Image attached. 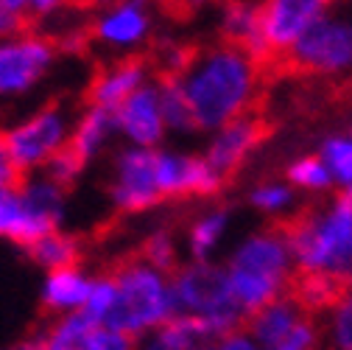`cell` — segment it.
Returning <instances> with one entry per match:
<instances>
[{"mask_svg": "<svg viewBox=\"0 0 352 350\" xmlns=\"http://www.w3.org/2000/svg\"><path fill=\"white\" fill-rule=\"evenodd\" d=\"M260 25L272 56H285L330 9L327 0H257Z\"/></svg>", "mask_w": 352, "mask_h": 350, "instance_id": "12", "label": "cell"}, {"mask_svg": "<svg viewBox=\"0 0 352 350\" xmlns=\"http://www.w3.org/2000/svg\"><path fill=\"white\" fill-rule=\"evenodd\" d=\"M118 138V126H115V112L101 110L87 104L81 112L73 118V132H70V152H76L87 165H93L101 160Z\"/></svg>", "mask_w": 352, "mask_h": 350, "instance_id": "19", "label": "cell"}, {"mask_svg": "<svg viewBox=\"0 0 352 350\" xmlns=\"http://www.w3.org/2000/svg\"><path fill=\"white\" fill-rule=\"evenodd\" d=\"M235 302L249 317L291 291L296 280L294 255L283 225H266L241 236L221 260Z\"/></svg>", "mask_w": 352, "mask_h": 350, "instance_id": "3", "label": "cell"}, {"mask_svg": "<svg viewBox=\"0 0 352 350\" xmlns=\"http://www.w3.org/2000/svg\"><path fill=\"white\" fill-rule=\"evenodd\" d=\"M288 65L319 79L352 76V12L327 9L285 54Z\"/></svg>", "mask_w": 352, "mask_h": 350, "instance_id": "6", "label": "cell"}, {"mask_svg": "<svg viewBox=\"0 0 352 350\" xmlns=\"http://www.w3.org/2000/svg\"><path fill=\"white\" fill-rule=\"evenodd\" d=\"M96 328L98 325L84 311H76V314L48 317V322L34 333V339L39 350H84L87 339L93 336Z\"/></svg>", "mask_w": 352, "mask_h": 350, "instance_id": "25", "label": "cell"}, {"mask_svg": "<svg viewBox=\"0 0 352 350\" xmlns=\"http://www.w3.org/2000/svg\"><path fill=\"white\" fill-rule=\"evenodd\" d=\"M73 118L76 115H70L65 104H45L3 129L6 146L12 152V160L23 171V177L42 171L59 152L70 146Z\"/></svg>", "mask_w": 352, "mask_h": 350, "instance_id": "7", "label": "cell"}, {"mask_svg": "<svg viewBox=\"0 0 352 350\" xmlns=\"http://www.w3.org/2000/svg\"><path fill=\"white\" fill-rule=\"evenodd\" d=\"M143 260H148L151 267L162 269V272H173L176 267L182 264V255H185V247H182V238L176 236L170 227H154L143 244H140V252H138Z\"/></svg>", "mask_w": 352, "mask_h": 350, "instance_id": "30", "label": "cell"}, {"mask_svg": "<svg viewBox=\"0 0 352 350\" xmlns=\"http://www.w3.org/2000/svg\"><path fill=\"white\" fill-rule=\"evenodd\" d=\"M109 202L123 216H140L162 202L157 185V149L120 146L109 168Z\"/></svg>", "mask_w": 352, "mask_h": 350, "instance_id": "9", "label": "cell"}, {"mask_svg": "<svg viewBox=\"0 0 352 350\" xmlns=\"http://www.w3.org/2000/svg\"><path fill=\"white\" fill-rule=\"evenodd\" d=\"M20 183H23V171L12 160V152L6 146V138H3V132H0V191L17 188Z\"/></svg>", "mask_w": 352, "mask_h": 350, "instance_id": "38", "label": "cell"}, {"mask_svg": "<svg viewBox=\"0 0 352 350\" xmlns=\"http://www.w3.org/2000/svg\"><path fill=\"white\" fill-rule=\"evenodd\" d=\"M283 177L299 196H330L336 183L319 154H299L285 165Z\"/></svg>", "mask_w": 352, "mask_h": 350, "instance_id": "27", "label": "cell"}, {"mask_svg": "<svg viewBox=\"0 0 352 350\" xmlns=\"http://www.w3.org/2000/svg\"><path fill=\"white\" fill-rule=\"evenodd\" d=\"M176 314L199 320L212 342L246 325V314L232 297L221 260H182L170 272Z\"/></svg>", "mask_w": 352, "mask_h": 350, "instance_id": "5", "label": "cell"}, {"mask_svg": "<svg viewBox=\"0 0 352 350\" xmlns=\"http://www.w3.org/2000/svg\"><path fill=\"white\" fill-rule=\"evenodd\" d=\"M54 227H48L42 218L28 207L25 196L17 188L0 191V238L20 244V247H31L36 238H42L45 233H51Z\"/></svg>", "mask_w": 352, "mask_h": 350, "instance_id": "20", "label": "cell"}, {"mask_svg": "<svg viewBox=\"0 0 352 350\" xmlns=\"http://www.w3.org/2000/svg\"><path fill=\"white\" fill-rule=\"evenodd\" d=\"M322 331L327 350H352V283L338 291L330 311L322 317Z\"/></svg>", "mask_w": 352, "mask_h": 350, "instance_id": "28", "label": "cell"}, {"mask_svg": "<svg viewBox=\"0 0 352 350\" xmlns=\"http://www.w3.org/2000/svg\"><path fill=\"white\" fill-rule=\"evenodd\" d=\"M207 350H263V347L249 336L246 328H238V331H232V333H227L221 339L210 342Z\"/></svg>", "mask_w": 352, "mask_h": 350, "instance_id": "39", "label": "cell"}, {"mask_svg": "<svg viewBox=\"0 0 352 350\" xmlns=\"http://www.w3.org/2000/svg\"><path fill=\"white\" fill-rule=\"evenodd\" d=\"M263 138H266V123L254 112H249L243 118H235L224 126H218L215 132H210L201 154L212 165V171H218L224 180H230L260 149Z\"/></svg>", "mask_w": 352, "mask_h": 350, "instance_id": "13", "label": "cell"}, {"mask_svg": "<svg viewBox=\"0 0 352 350\" xmlns=\"http://www.w3.org/2000/svg\"><path fill=\"white\" fill-rule=\"evenodd\" d=\"M327 3H333V0H327Z\"/></svg>", "mask_w": 352, "mask_h": 350, "instance_id": "47", "label": "cell"}, {"mask_svg": "<svg viewBox=\"0 0 352 350\" xmlns=\"http://www.w3.org/2000/svg\"><path fill=\"white\" fill-rule=\"evenodd\" d=\"M76 3H78L81 9H93V12H98V9H104L107 3H112V0H76Z\"/></svg>", "mask_w": 352, "mask_h": 350, "instance_id": "44", "label": "cell"}, {"mask_svg": "<svg viewBox=\"0 0 352 350\" xmlns=\"http://www.w3.org/2000/svg\"><path fill=\"white\" fill-rule=\"evenodd\" d=\"M196 51L185 48L182 42H162V45H157L154 51V62H157V76H182L185 68L190 65Z\"/></svg>", "mask_w": 352, "mask_h": 350, "instance_id": "35", "label": "cell"}, {"mask_svg": "<svg viewBox=\"0 0 352 350\" xmlns=\"http://www.w3.org/2000/svg\"><path fill=\"white\" fill-rule=\"evenodd\" d=\"M115 305L104 328H115L131 339H140L176 314L170 275L151 267L140 255L120 260L115 269Z\"/></svg>", "mask_w": 352, "mask_h": 350, "instance_id": "4", "label": "cell"}, {"mask_svg": "<svg viewBox=\"0 0 352 350\" xmlns=\"http://www.w3.org/2000/svg\"><path fill=\"white\" fill-rule=\"evenodd\" d=\"M179 79L193 107L199 132L207 135L254 112L260 96V62L227 42L196 51Z\"/></svg>", "mask_w": 352, "mask_h": 350, "instance_id": "1", "label": "cell"}, {"mask_svg": "<svg viewBox=\"0 0 352 350\" xmlns=\"http://www.w3.org/2000/svg\"><path fill=\"white\" fill-rule=\"evenodd\" d=\"M151 37L154 9L148 0H112L93 14L90 23V39L96 45L120 56H135V51L148 45Z\"/></svg>", "mask_w": 352, "mask_h": 350, "instance_id": "10", "label": "cell"}, {"mask_svg": "<svg viewBox=\"0 0 352 350\" xmlns=\"http://www.w3.org/2000/svg\"><path fill=\"white\" fill-rule=\"evenodd\" d=\"M341 289L344 286H338L327 278H319V275H296V280L291 286V294L305 309V314H314V317L322 320L330 311V305L336 302Z\"/></svg>", "mask_w": 352, "mask_h": 350, "instance_id": "29", "label": "cell"}, {"mask_svg": "<svg viewBox=\"0 0 352 350\" xmlns=\"http://www.w3.org/2000/svg\"><path fill=\"white\" fill-rule=\"evenodd\" d=\"M154 81H157V96H160V107H162L168 135H176V138L196 135L199 126H196L188 93L182 87V79L179 76H154Z\"/></svg>", "mask_w": 352, "mask_h": 350, "instance_id": "24", "label": "cell"}, {"mask_svg": "<svg viewBox=\"0 0 352 350\" xmlns=\"http://www.w3.org/2000/svg\"><path fill=\"white\" fill-rule=\"evenodd\" d=\"M93 272H87L81 264L67 267V269H54L45 272L39 289V302L48 317H62V314H76L84 311L87 297L93 289Z\"/></svg>", "mask_w": 352, "mask_h": 350, "instance_id": "17", "label": "cell"}, {"mask_svg": "<svg viewBox=\"0 0 352 350\" xmlns=\"http://www.w3.org/2000/svg\"><path fill=\"white\" fill-rule=\"evenodd\" d=\"M341 194H344V196H346V199H352V183H349V185H346V188H344V191H341Z\"/></svg>", "mask_w": 352, "mask_h": 350, "instance_id": "45", "label": "cell"}, {"mask_svg": "<svg viewBox=\"0 0 352 350\" xmlns=\"http://www.w3.org/2000/svg\"><path fill=\"white\" fill-rule=\"evenodd\" d=\"M0 350H39V344H36L34 336H25V339H17V342H12V344H6V347H0Z\"/></svg>", "mask_w": 352, "mask_h": 350, "instance_id": "43", "label": "cell"}, {"mask_svg": "<svg viewBox=\"0 0 352 350\" xmlns=\"http://www.w3.org/2000/svg\"><path fill=\"white\" fill-rule=\"evenodd\" d=\"M322 347H324L322 320L314 314H305L283 339H277L266 350H322Z\"/></svg>", "mask_w": 352, "mask_h": 350, "instance_id": "32", "label": "cell"}, {"mask_svg": "<svg viewBox=\"0 0 352 350\" xmlns=\"http://www.w3.org/2000/svg\"><path fill=\"white\" fill-rule=\"evenodd\" d=\"M210 342H212V336L199 320L185 317V314H173L170 320H165L162 325H157L154 331L140 336L138 350H201Z\"/></svg>", "mask_w": 352, "mask_h": 350, "instance_id": "22", "label": "cell"}, {"mask_svg": "<svg viewBox=\"0 0 352 350\" xmlns=\"http://www.w3.org/2000/svg\"><path fill=\"white\" fill-rule=\"evenodd\" d=\"M302 317H305V309L296 302V297L288 291V294L272 300L269 305L257 309L254 314H249L243 328L249 331V336H252L263 350H266V347H272L277 339H283Z\"/></svg>", "mask_w": 352, "mask_h": 350, "instance_id": "21", "label": "cell"}, {"mask_svg": "<svg viewBox=\"0 0 352 350\" xmlns=\"http://www.w3.org/2000/svg\"><path fill=\"white\" fill-rule=\"evenodd\" d=\"M232 222L235 216L227 205H210L201 213H196L182 236L188 260H218V252L232 233Z\"/></svg>", "mask_w": 352, "mask_h": 350, "instance_id": "18", "label": "cell"}, {"mask_svg": "<svg viewBox=\"0 0 352 350\" xmlns=\"http://www.w3.org/2000/svg\"><path fill=\"white\" fill-rule=\"evenodd\" d=\"M84 350H138V339H131L115 328H104L98 325L93 331V336L87 339Z\"/></svg>", "mask_w": 352, "mask_h": 350, "instance_id": "36", "label": "cell"}, {"mask_svg": "<svg viewBox=\"0 0 352 350\" xmlns=\"http://www.w3.org/2000/svg\"><path fill=\"white\" fill-rule=\"evenodd\" d=\"M246 202L254 213H260L272 225H277V222H291L296 216L299 194L288 185L285 177H266V180H257L249 188Z\"/></svg>", "mask_w": 352, "mask_h": 350, "instance_id": "23", "label": "cell"}, {"mask_svg": "<svg viewBox=\"0 0 352 350\" xmlns=\"http://www.w3.org/2000/svg\"><path fill=\"white\" fill-rule=\"evenodd\" d=\"M218 34H221V42L246 51L257 62L272 56L266 37H263L257 0H224L218 9Z\"/></svg>", "mask_w": 352, "mask_h": 350, "instance_id": "16", "label": "cell"}, {"mask_svg": "<svg viewBox=\"0 0 352 350\" xmlns=\"http://www.w3.org/2000/svg\"><path fill=\"white\" fill-rule=\"evenodd\" d=\"M316 154L324 160L336 188L344 191L352 183V132H333L322 138Z\"/></svg>", "mask_w": 352, "mask_h": 350, "instance_id": "31", "label": "cell"}, {"mask_svg": "<svg viewBox=\"0 0 352 350\" xmlns=\"http://www.w3.org/2000/svg\"><path fill=\"white\" fill-rule=\"evenodd\" d=\"M296 275H319L338 286L352 283V199L327 196L283 225Z\"/></svg>", "mask_w": 352, "mask_h": 350, "instance_id": "2", "label": "cell"}, {"mask_svg": "<svg viewBox=\"0 0 352 350\" xmlns=\"http://www.w3.org/2000/svg\"><path fill=\"white\" fill-rule=\"evenodd\" d=\"M170 3H173L176 9H182V12H199V9H204L207 3H212V0H170Z\"/></svg>", "mask_w": 352, "mask_h": 350, "instance_id": "42", "label": "cell"}, {"mask_svg": "<svg viewBox=\"0 0 352 350\" xmlns=\"http://www.w3.org/2000/svg\"><path fill=\"white\" fill-rule=\"evenodd\" d=\"M31 28V20L23 17V14H14L9 9H0V39H6V37H14L20 31Z\"/></svg>", "mask_w": 352, "mask_h": 350, "instance_id": "40", "label": "cell"}, {"mask_svg": "<svg viewBox=\"0 0 352 350\" xmlns=\"http://www.w3.org/2000/svg\"><path fill=\"white\" fill-rule=\"evenodd\" d=\"M112 305H115V278H112V272H101L93 278V289H90V297H87L84 314L96 325H104Z\"/></svg>", "mask_w": 352, "mask_h": 350, "instance_id": "33", "label": "cell"}, {"mask_svg": "<svg viewBox=\"0 0 352 350\" xmlns=\"http://www.w3.org/2000/svg\"><path fill=\"white\" fill-rule=\"evenodd\" d=\"M84 171H87V163H84L76 152H70V149L59 152L45 168H42V174H45V177H51L56 185H62L65 191H70V188L84 177Z\"/></svg>", "mask_w": 352, "mask_h": 350, "instance_id": "34", "label": "cell"}, {"mask_svg": "<svg viewBox=\"0 0 352 350\" xmlns=\"http://www.w3.org/2000/svg\"><path fill=\"white\" fill-rule=\"evenodd\" d=\"M78 6L76 0H28V17H31V25H42L54 17H59L62 12Z\"/></svg>", "mask_w": 352, "mask_h": 350, "instance_id": "37", "label": "cell"}, {"mask_svg": "<svg viewBox=\"0 0 352 350\" xmlns=\"http://www.w3.org/2000/svg\"><path fill=\"white\" fill-rule=\"evenodd\" d=\"M201 350H207V344H204V347H201Z\"/></svg>", "mask_w": 352, "mask_h": 350, "instance_id": "46", "label": "cell"}, {"mask_svg": "<svg viewBox=\"0 0 352 350\" xmlns=\"http://www.w3.org/2000/svg\"><path fill=\"white\" fill-rule=\"evenodd\" d=\"M59 59L54 39L36 25L0 39V101L28 96Z\"/></svg>", "mask_w": 352, "mask_h": 350, "instance_id": "8", "label": "cell"}, {"mask_svg": "<svg viewBox=\"0 0 352 350\" xmlns=\"http://www.w3.org/2000/svg\"><path fill=\"white\" fill-rule=\"evenodd\" d=\"M115 126H118V138L126 146L162 149V143L168 138V129H165V118H162L154 79L115 110Z\"/></svg>", "mask_w": 352, "mask_h": 350, "instance_id": "14", "label": "cell"}, {"mask_svg": "<svg viewBox=\"0 0 352 350\" xmlns=\"http://www.w3.org/2000/svg\"><path fill=\"white\" fill-rule=\"evenodd\" d=\"M224 177L204 160L201 152L157 149V185L165 199H207L224 188Z\"/></svg>", "mask_w": 352, "mask_h": 350, "instance_id": "11", "label": "cell"}, {"mask_svg": "<svg viewBox=\"0 0 352 350\" xmlns=\"http://www.w3.org/2000/svg\"><path fill=\"white\" fill-rule=\"evenodd\" d=\"M28 258L39 269L54 272V269H67L81 264V241L67 233V230H51L42 238H36L31 247H25Z\"/></svg>", "mask_w": 352, "mask_h": 350, "instance_id": "26", "label": "cell"}, {"mask_svg": "<svg viewBox=\"0 0 352 350\" xmlns=\"http://www.w3.org/2000/svg\"><path fill=\"white\" fill-rule=\"evenodd\" d=\"M0 9H9L14 14H23L28 17V0H0ZM31 20V17H28Z\"/></svg>", "mask_w": 352, "mask_h": 350, "instance_id": "41", "label": "cell"}, {"mask_svg": "<svg viewBox=\"0 0 352 350\" xmlns=\"http://www.w3.org/2000/svg\"><path fill=\"white\" fill-rule=\"evenodd\" d=\"M349 132H352V129H349Z\"/></svg>", "mask_w": 352, "mask_h": 350, "instance_id": "48", "label": "cell"}, {"mask_svg": "<svg viewBox=\"0 0 352 350\" xmlns=\"http://www.w3.org/2000/svg\"><path fill=\"white\" fill-rule=\"evenodd\" d=\"M151 65L140 56H118L109 65H104L96 79L90 81V90H87V104L101 107L115 112L129 96H135L140 87H146L151 81Z\"/></svg>", "mask_w": 352, "mask_h": 350, "instance_id": "15", "label": "cell"}]
</instances>
